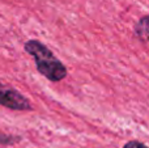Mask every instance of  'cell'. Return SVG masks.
Masks as SVG:
<instances>
[{
	"mask_svg": "<svg viewBox=\"0 0 149 148\" xmlns=\"http://www.w3.org/2000/svg\"><path fill=\"white\" fill-rule=\"evenodd\" d=\"M0 105L12 110H31L30 101L26 97L3 83H0Z\"/></svg>",
	"mask_w": 149,
	"mask_h": 148,
	"instance_id": "obj_2",
	"label": "cell"
},
{
	"mask_svg": "<svg viewBox=\"0 0 149 148\" xmlns=\"http://www.w3.org/2000/svg\"><path fill=\"white\" fill-rule=\"evenodd\" d=\"M25 50L34 58L39 73H42L49 80L60 81L67 76V68L64 67V64L54 57L51 50L47 49L39 41L36 39L28 41L25 43Z\"/></svg>",
	"mask_w": 149,
	"mask_h": 148,
	"instance_id": "obj_1",
	"label": "cell"
},
{
	"mask_svg": "<svg viewBox=\"0 0 149 148\" xmlns=\"http://www.w3.org/2000/svg\"><path fill=\"white\" fill-rule=\"evenodd\" d=\"M123 148H148L145 144L140 143V142H136V140H132V142H128Z\"/></svg>",
	"mask_w": 149,
	"mask_h": 148,
	"instance_id": "obj_4",
	"label": "cell"
},
{
	"mask_svg": "<svg viewBox=\"0 0 149 148\" xmlns=\"http://www.w3.org/2000/svg\"><path fill=\"white\" fill-rule=\"evenodd\" d=\"M135 31H136V36L139 37L141 41H144V42L149 41V15L143 17L141 20L137 22L136 28H135Z\"/></svg>",
	"mask_w": 149,
	"mask_h": 148,
	"instance_id": "obj_3",
	"label": "cell"
}]
</instances>
